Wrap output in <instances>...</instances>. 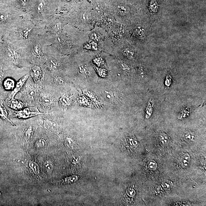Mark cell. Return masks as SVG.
Listing matches in <instances>:
<instances>
[{"mask_svg":"<svg viewBox=\"0 0 206 206\" xmlns=\"http://www.w3.org/2000/svg\"><path fill=\"white\" fill-rule=\"evenodd\" d=\"M75 24L77 28L85 32L93 29L97 23L89 0H81L76 4Z\"/></svg>","mask_w":206,"mask_h":206,"instance_id":"cell-1","label":"cell"},{"mask_svg":"<svg viewBox=\"0 0 206 206\" xmlns=\"http://www.w3.org/2000/svg\"><path fill=\"white\" fill-rule=\"evenodd\" d=\"M97 23L105 15L110 13V0H89Z\"/></svg>","mask_w":206,"mask_h":206,"instance_id":"cell-2","label":"cell"},{"mask_svg":"<svg viewBox=\"0 0 206 206\" xmlns=\"http://www.w3.org/2000/svg\"><path fill=\"white\" fill-rule=\"evenodd\" d=\"M41 114L37 108L34 107L25 108L18 111L14 114V116L18 118L26 119Z\"/></svg>","mask_w":206,"mask_h":206,"instance_id":"cell-3","label":"cell"},{"mask_svg":"<svg viewBox=\"0 0 206 206\" xmlns=\"http://www.w3.org/2000/svg\"><path fill=\"white\" fill-rule=\"evenodd\" d=\"M29 77V74H26L25 76L22 77L18 82H17V85L15 86V88L12 92L11 94L10 95V99H13L15 96L17 94L18 92H19L21 89L22 88L23 86L25 85V82H26L27 80Z\"/></svg>","mask_w":206,"mask_h":206,"instance_id":"cell-4","label":"cell"},{"mask_svg":"<svg viewBox=\"0 0 206 206\" xmlns=\"http://www.w3.org/2000/svg\"><path fill=\"white\" fill-rule=\"evenodd\" d=\"M30 74L35 82L38 83L41 80L42 72L41 68L38 66L36 65L32 67Z\"/></svg>","mask_w":206,"mask_h":206,"instance_id":"cell-5","label":"cell"},{"mask_svg":"<svg viewBox=\"0 0 206 206\" xmlns=\"http://www.w3.org/2000/svg\"><path fill=\"white\" fill-rule=\"evenodd\" d=\"M40 104L43 106L47 107L53 104L54 99L49 95L46 94L42 96L40 99Z\"/></svg>","mask_w":206,"mask_h":206,"instance_id":"cell-6","label":"cell"},{"mask_svg":"<svg viewBox=\"0 0 206 206\" xmlns=\"http://www.w3.org/2000/svg\"><path fill=\"white\" fill-rule=\"evenodd\" d=\"M24 93L27 98L31 101L34 99L36 97V93L35 89L29 85L26 86Z\"/></svg>","mask_w":206,"mask_h":206,"instance_id":"cell-7","label":"cell"},{"mask_svg":"<svg viewBox=\"0 0 206 206\" xmlns=\"http://www.w3.org/2000/svg\"><path fill=\"white\" fill-rule=\"evenodd\" d=\"M180 162L183 167L187 168L189 166L191 161V157L188 153H184L180 158Z\"/></svg>","mask_w":206,"mask_h":206,"instance_id":"cell-8","label":"cell"},{"mask_svg":"<svg viewBox=\"0 0 206 206\" xmlns=\"http://www.w3.org/2000/svg\"><path fill=\"white\" fill-rule=\"evenodd\" d=\"M9 107L13 109L20 110L24 108V104L18 100H12L9 104Z\"/></svg>","mask_w":206,"mask_h":206,"instance_id":"cell-9","label":"cell"},{"mask_svg":"<svg viewBox=\"0 0 206 206\" xmlns=\"http://www.w3.org/2000/svg\"><path fill=\"white\" fill-rule=\"evenodd\" d=\"M4 88L7 90H12L15 87V82L14 80L11 78L6 79L3 83Z\"/></svg>","mask_w":206,"mask_h":206,"instance_id":"cell-10","label":"cell"},{"mask_svg":"<svg viewBox=\"0 0 206 206\" xmlns=\"http://www.w3.org/2000/svg\"><path fill=\"white\" fill-rule=\"evenodd\" d=\"M71 101V97L68 94L64 95L60 99V102L62 105L64 107L70 105Z\"/></svg>","mask_w":206,"mask_h":206,"instance_id":"cell-11","label":"cell"},{"mask_svg":"<svg viewBox=\"0 0 206 206\" xmlns=\"http://www.w3.org/2000/svg\"><path fill=\"white\" fill-rule=\"evenodd\" d=\"M46 8V3L44 0H39L36 4V10L39 14L44 13Z\"/></svg>","mask_w":206,"mask_h":206,"instance_id":"cell-12","label":"cell"},{"mask_svg":"<svg viewBox=\"0 0 206 206\" xmlns=\"http://www.w3.org/2000/svg\"><path fill=\"white\" fill-rule=\"evenodd\" d=\"M60 63L57 60L55 59H50L48 62V66L51 70H56L59 68Z\"/></svg>","mask_w":206,"mask_h":206,"instance_id":"cell-13","label":"cell"},{"mask_svg":"<svg viewBox=\"0 0 206 206\" xmlns=\"http://www.w3.org/2000/svg\"><path fill=\"white\" fill-rule=\"evenodd\" d=\"M54 164L51 161H47L44 163L43 168L45 171L48 174H51L53 170Z\"/></svg>","mask_w":206,"mask_h":206,"instance_id":"cell-14","label":"cell"},{"mask_svg":"<svg viewBox=\"0 0 206 206\" xmlns=\"http://www.w3.org/2000/svg\"><path fill=\"white\" fill-rule=\"evenodd\" d=\"M29 166L35 174H39L40 173V167L36 162L30 161L29 163Z\"/></svg>","mask_w":206,"mask_h":206,"instance_id":"cell-15","label":"cell"},{"mask_svg":"<svg viewBox=\"0 0 206 206\" xmlns=\"http://www.w3.org/2000/svg\"><path fill=\"white\" fill-rule=\"evenodd\" d=\"M44 125L45 128L50 130H55L57 128V125L56 123L50 121H45Z\"/></svg>","mask_w":206,"mask_h":206,"instance_id":"cell-16","label":"cell"},{"mask_svg":"<svg viewBox=\"0 0 206 206\" xmlns=\"http://www.w3.org/2000/svg\"><path fill=\"white\" fill-rule=\"evenodd\" d=\"M159 139L160 141L163 145H166L169 143V137L166 134H161L159 135Z\"/></svg>","mask_w":206,"mask_h":206,"instance_id":"cell-17","label":"cell"},{"mask_svg":"<svg viewBox=\"0 0 206 206\" xmlns=\"http://www.w3.org/2000/svg\"><path fill=\"white\" fill-rule=\"evenodd\" d=\"M32 53L36 57H39L41 56V49L40 45L38 44L34 46L32 49Z\"/></svg>","mask_w":206,"mask_h":206,"instance_id":"cell-18","label":"cell"},{"mask_svg":"<svg viewBox=\"0 0 206 206\" xmlns=\"http://www.w3.org/2000/svg\"><path fill=\"white\" fill-rule=\"evenodd\" d=\"M173 186V183L171 181L167 180L164 182L162 184L163 188L165 190H169L171 189Z\"/></svg>","mask_w":206,"mask_h":206,"instance_id":"cell-19","label":"cell"},{"mask_svg":"<svg viewBox=\"0 0 206 206\" xmlns=\"http://www.w3.org/2000/svg\"><path fill=\"white\" fill-rule=\"evenodd\" d=\"M183 138L184 140L186 141L190 142L193 140L194 138V135L192 132H187L184 133Z\"/></svg>","mask_w":206,"mask_h":206,"instance_id":"cell-20","label":"cell"},{"mask_svg":"<svg viewBox=\"0 0 206 206\" xmlns=\"http://www.w3.org/2000/svg\"><path fill=\"white\" fill-rule=\"evenodd\" d=\"M78 179V177L77 176L73 175L70 177H66L65 179V182L67 184L74 183Z\"/></svg>","mask_w":206,"mask_h":206,"instance_id":"cell-21","label":"cell"},{"mask_svg":"<svg viewBox=\"0 0 206 206\" xmlns=\"http://www.w3.org/2000/svg\"><path fill=\"white\" fill-rule=\"evenodd\" d=\"M65 142L66 146L69 148L73 149L75 148L76 147L75 142L70 138H66L65 141Z\"/></svg>","mask_w":206,"mask_h":206,"instance_id":"cell-22","label":"cell"},{"mask_svg":"<svg viewBox=\"0 0 206 206\" xmlns=\"http://www.w3.org/2000/svg\"><path fill=\"white\" fill-rule=\"evenodd\" d=\"M55 85L58 86H62L65 84V81L63 78L60 77H57L54 79Z\"/></svg>","mask_w":206,"mask_h":206,"instance_id":"cell-23","label":"cell"},{"mask_svg":"<svg viewBox=\"0 0 206 206\" xmlns=\"http://www.w3.org/2000/svg\"><path fill=\"white\" fill-rule=\"evenodd\" d=\"M148 166L150 170L155 171L157 169V164L156 162L154 160H150L148 162Z\"/></svg>","mask_w":206,"mask_h":206,"instance_id":"cell-24","label":"cell"},{"mask_svg":"<svg viewBox=\"0 0 206 206\" xmlns=\"http://www.w3.org/2000/svg\"><path fill=\"white\" fill-rule=\"evenodd\" d=\"M46 144L45 141L43 139H39L35 143V147L37 149H41L44 147Z\"/></svg>","mask_w":206,"mask_h":206,"instance_id":"cell-25","label":"cell"},{"mask_svg":"<svg viewBox=\"0 0 206 206\" xmlns=\"http://www.w3.org/2000/svg\"><path fill=\"white\" fill-rule=\"evenodd\" d=\"M127 140L129 144L131 147L135 148L137 146L138 142L135 138L132 137L129 138Z\"/></svg>","mask_w":206,"mask_h":206,"instance_id":"cell-26","label":"cell"},{"mask_svg":"<svg viewBox=\"0 0 206 206\" xmlns=\"http://www.w3.org/2000/svg\"><path fill=\"white\" fill-rule=\"evenodd\" d=\"M30 31L31 29H29V28L22 29L21 31V36H23V38H26Z\"/></svg>","mask_w":206,"mask_h":206,"instance_id":"cell-27","label":"cell"},{"mask_svg":"<svg viewBox=\"0 0 206 206\" xmlns=\"http://www.w3.org/2000/svg\"><path fill=\"white\" fill-rule=\"evenodd\" d=\"M32 128H29L26 130L25 132V137L26 139H29L32 136Z\"/></svg>","mask_w":206,"mask_h":206,"instance_id":"cell-28","label":"cell"},{"mask_svg":"<svg viewBox=\"0 0 206 206\" xmlns=\"http://www.w3.org/2000/svg\"><path fill=\"white\" fill-rule=\"evenodd\" d=\"M0 116L5 119H7V117L6 112H5V110L3 108L2 106L0 105Z\"/></svg>","mask_w":206,"mask_h":206,"instance_id":"cell-29","label":"cell"},{"mask_svg":"<svg viewBox=\"0 0 206 206\" xmlns=\"http://www.w3.org/2000/svg\"><path fill=\"white\" fill-rule=\"evenodd\" d=\"M127 194L128 196L131 197H133L135 196V191L133 189H129L127 191Z\"/></svg>","mask_w":206,"mask_h":206,"instance_id":"cell-30","label":"cell"},{"mask_svg":"<svg viewBox=\"0 0 206 206\" xmlns=\"http://www.w3.org/2000/svg\"><path fill=\"white\" fill-rule=\"evenodd\" d=\"M20 4L23 6H26L28 4L29 0H20Z\"/></svg>","mask_w":206,"mask_h":206,"instance_id":"cell-31","label":"cell"},{"mask_svg":"<svg viewBox=\"0 0 206 206\" xmlns=\"http://www.w3.org/2000/svg\"><path fill=\"white\" fill-rule=\"evenodd\" d=\"M7 18V17L5 15L3 14L0 15V22L5 21V20H6Z\"/></svg>","mask_w":206,"mask_h":206,"instance_id":"cell-32","label":"cell"}]
</instances>
